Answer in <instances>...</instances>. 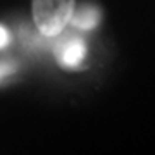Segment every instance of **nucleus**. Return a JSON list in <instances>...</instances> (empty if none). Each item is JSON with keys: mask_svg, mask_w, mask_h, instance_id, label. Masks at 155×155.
<instances>
[{"mask_svg": "<svg viewBox=\"0 0 155 155\" xmlns=\"http://www.w3.org/2000/svg\"><path fill=\"white\" fill-rule=\"evenodd\" d=\"M7 43H9V31H7L5 28L0 26V48L5 47Z\"/></svg>", "mask_w": 155, "mask_h": 155, "instance_id": "obj_4", "label": "nucleus"}, {"mask_svg": "<svg viewBox=\"0 0 155 155\" xmlns=\"http://www.w3.org/2000/svg\"><path fill=\"white\" fill-rule=\"evenodd\" d=\"M55 59L64 69H83L86 64V45L78 36H66L57 43Z\"/></svg>", "mask_w": 155, "mask_h": 155, "instance_id": "obj_2", "label": "nucleus"}, {"mask_svg": "<svg viewBox=\"0 0 155 155\" xmlns=\"http://www.w3.org/2000/svg\"><path fill=\"white\" fill-rule=\"evenodd\" d=\"M11 71H12V67H7V66H4V64H0V78H4Z\"/></svg>", "mask_w": 155, "mask_h": 155, "instance_id": "obj_5", "label": "nucleus"}, {"mask_svg": "<svg viewBox=\"0 0 155 155\" xmlns=\"http://www.w3.org/2000/svg\"><path fill=\"white\" fill-rule=\"evenodd\" d=\"M100 22V11L93 5H81L74 9L71 24L79 29H93Z\"/></svg>", "mask_w": 155, "mask_h": 155, "instance_id": "obj_3", "label": "nucleus"}, {"mask_svg": "<svg viewBox=\"0 0 155 155\" xmlns=\"http://www.w3.org/2000/svg\"><path fill=\"white\" fill-rule=\"evenodd\" d=\"M76 0H31V16L40 33L47 38L62 35L71 24Z\"/></svg>", "mask_w": 155, "mask_h": 155, "instance_id": "obj_1", "label": "nucleus"}]
</instances>
